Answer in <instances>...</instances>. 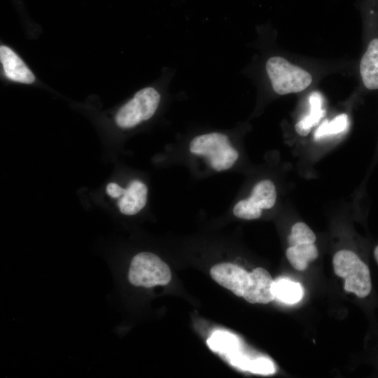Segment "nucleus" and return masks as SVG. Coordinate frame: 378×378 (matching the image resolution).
I'll list each match as a JSON object with an SVG mask.
<instances>
[{
    "mask_svg": "<svg viewBox=\"0 0 378 378\" xmlns=\"http://www.w3.org/2000/svg\"><path fill=\"white\" fill-rule=\"evenodd\" d=\"M316 241V235L310 227L303 222L295 223L288 237L289 246L305 244H313Z\"/></svg>",
    "mask_w": 378,
    "mask_h": 378,
    "instance_id": "obj_16",
    "label": "nucleus"
},
{
    "mask_svg": "<svg viewBox=\"0 0 378 378\" xmlns=\"http://www.w3.org/2000/svg\"><path fill=\"white\" fill-rule=\"evenodd\" d=\"M171 279L169 267L155 254L141 252L131 261L128 280L135 286L152 288L158 285H167Z\"/></svg>",
    "mask_w": 378,
    "mask_h": 378,
    "instance_id": "obj_5",
    "label": "nucleus"
},
{
    "mask_svg": "<svg viewBox=\"0 0 378 378\" xmlns=\"http://www.w3.org/2000/svg\"><path fill=\"white\" fill-rule=\"evenodd\" d=\"M106 193L113 198H119L122 195L123 188L115 183H109L106 188Z\"/></svg>",
    "mask_w": 378,
    "mask_h": 378,
    "instance_id": "obj_18",
    "label": "nucleus"
},
{
    "mask_svg": "<svg viewBox=\"0 0 378 378\" xmlns=\"http://www.w3.org/2000/svg\"><path fill=\"white\" fill-rule=\"evenodd\" d=\"M336 275L344 278V290L364 299L372 292V280L368 264L355 252L341 250L337 252L332 260Z\"/></svg>",
    "mask_w": 378,
    "mask_h": 378,
    "instance_id": "obj_2",
    "label": "nucleus"
},
{
    "mask_svg": "<svg viewBox=\"0 0 378 378\" xmlns=\"http://www.w3.org/2000/svg\"><path fill=\"white\" fill-rule=\"evenodd\" d=\"M276 200V190L274 183L265 179L258 182L253 188L251 195L237 202L233 214L241 219L254 220L260 218L262 209H270Z\"/></svg>",
    "mask_w": 378,
    "mask_h": 378,
    "instance_id": "obj_7",
    "label": "nucleus"
},
{
    "mask_svg": "<svg viewBox=\"0 0 378 378\" xmlns=\"http://www.w3.org/2000/svg\"><path fill=\"white\" fill-rule=\"evenodd\" d=\"M287 259L297 270H304L310 261L318 257V252L314 244H305L289 246L286 252Z\"/></svg>",
    "mask_w": 378,
    "mask_h": 378,
    "instance_id": "obj_13",
    "label": "nucleus"
},
{
    "mask_svg": "<svg viewBox=\"0 0 378 378\" xmlns=\"http://www.w3.org/2000/svg\"><path fill=\"white\" fill-rule=\"evenodd\" d=\"M160 98V94L154 88L140 90L118 110L115 123L121 128L128 129L150 119L155 113Z\"/></svg>",
    "mask_w": 378,
    "mask_h": 378,
    "instance_id": "obj_6",
    "label": "nucleus"
},
{
    "mask_svg": "<svg viewBox=\"0 0 378 378\" xmlns=\"http://www.w3.org/2000/svg\"><path fill=\"white\" fill-rule=\"evenodd\" d=\"M348 115L345 113L340 114L332 120H326L316 130L315 140L329 135L337 134L346 130L348 127Z\"/></svg>",
    "mask_w": 378,
    "mask_h": 378,
    "instance_id": "obj_15",
    "label": "nucleus"
},
{
    "mask_svg": "<svg viewBox=\"0 0 378 378\" xmlns=\"http://www.w3.org/2000/svg\"><path fill=\"white\" fill-rule=\"evenodd\" d=\"M309 113L295 126L296 132L303 136H307L312 128L318 124L326 112L323 108V98L320 92H312L309 96Z\"/></svg>",
    "mask_w": 378,
    "mask_h": 378,
    "instance_id": "obj_11",
    "label": "nucleus"
},
{
    "mask_svg": "<svg viewBox=\"0 0 378 378\" xmlns=\"http://www.w3.org/2000/svg\"><path fill=\"white\" fill-rule=\"evenodd\" d=\"M247 370L255 374L268 375L275 372V367L270 359L259 357L249 360Z\"/></svg>",
    "mask_w": 378,
    "mask_h": 378,
    "instance_id": "obj_17",
    "label": "nucleus"
},
{
    "mask_svg": "<svg viewBox=\"0 0 378 378\" xmlns=\"http://www.w3.org/2000/svg\"><path fill=\"white\" fill-rule=\"evenodd\" d=\"M0 60L4 74L8 79L26 84L32 83L35 80L34 74L9 47H0Z\"/></svg>",
    "mask_w": 378,
    "mask_h": 378,
    "instance_id": "obj_8",
    "label": "nucleus"
},
{
    "mask_svg": "<svg viewBox=\"0 0 378 378\" xmlns=\"http://www.w3.org/2000/svg\"><path fill=\"white\" fill-rule=\"evenodd\" d=\"M210 274L219 285L251 304H267L275 299L274 279L262 267L248 272L236 264L223 262L214 265Z\"/></svg>",
    "mask_w": 378,
    "mask_h": 378,
    "instance_id": "obj_1",
    "label": "nucleus"
},
{
    "mask_svg": "<svg viewBox=\"0 0 378 378\" xmlns=\"http://www.w3.org/2000/svg\"><path fill=\"white\" fill-rule=\"evenodd\" d=\"M191 153L204 156L210 167L217 172L230 169L239 158V153L232 146L227 135L211 132L194 137L190 142Z\"/></svg>",
    "mask_w": 378,
    "mask_h": 378,
    "instance_id": "obj_3",
    "label": "nucleus"
},
{
    "mask_svg": "<svg viewBox=\"0 0 378 378\" xmlns=\"http://www.w3.org/2000/svg\"><path fill=\"white\" fill-rule=\"evenodd\" d=\"M148 188L139 180L132 181L127 188H123L122 195L118 201L120 211L127 216L139 212L147 202Z\"/></svg>",
    "mask_w": 378,
    "mask_h": 378,
    "instance_id": "obj_9",
    "label": "nucleus"
},
{
    "mask_svg": "<svg viewBox=\"0 0 378 378\" xmlns=\"http://www.w3.org/2000/svg\"><path fill=\"white\" fill-rule=\"evenodd\" d=\"M273 291L275 299L288 304L298 302L304 294L303 288L300 283L286 277L274 280Z\"/></svg>",
    "mask_w": 378,
    "mask_h": 378,
    "instance_id": "obj_12",
    "label": "nucleus"
},
{
    "mask_svg": "<svg viewBox=\"0 0 378 378\" xmlns=\"http://www.w3.org/2000/svg\"><path fill=\"white\" fill-rule=\"evenodd\" d=\"M359 70L364 86L369 90H378V38L370 41L361 57Z\"/></svg>",
    "mask_w": 378,
    "mask_h": 378,
    "instance_id": "obj_10",
    "label": "nucleus"
},
{
    "mask_svg": "<svg viewBox=\"0 0 378 378\" xmlns=\"http://www.w3.org/2000/svg\"><path fill=\"white\" fill-rule=\"evenodd\" d=\"M266 71L274 92L287 94L303 91L312 82V75L282 57H272L267 61Z\"/></svg>",
    "mask_w": 378,
    "mask_h": 378,
    "instance_id": "obj_4",
    "label": "nucleus"
},
{
    "mask_svg": "<svg viewBox=\"0 0 378 378\" xmlns=\"http://www.w3.org/2000/svg\"><path fill=\"white\" fill-rule=\"evenodd\" d=\"M211 349L230 356L238 353L239 342L232 334L223 331H216L207 340Z\"/></svg>",
    "mask_w": 378,
    "mask_h": 378,
    "instance_id": "obj_14",
    "label": "nucleus"
},
{
    "mask_svg": "<svg viewBox=\"0 0 378 378\" xmlns=\"http://www.w3.org/2000/svg\"><path fill=\"white\" fill-rule=\"evenodd\" d=\"M374 258L378 264V245L374 248Z\"/></svg>",
    "mask_w": 378,
    "mask_h": 378,
    "instance_id": "obj_19",
    "label": "nucleus"
}]
</instances>
